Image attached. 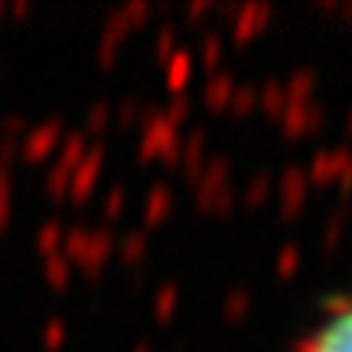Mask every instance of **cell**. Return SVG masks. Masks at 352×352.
<instances>
[{"instance_id": "cell-1", "label": "cell", "mask_w": 352, "mask_h": 352, "mask_svg": "<svg viewBox=\"0 0 352 352\" xmlns=\"http://www.w3.org/2000/svg\"><path fill=\"white\" fill-rule=\"evenodd\" d=\"M310 352H352V307L336 320H329Z\"/></svg>"}]
</instances>
